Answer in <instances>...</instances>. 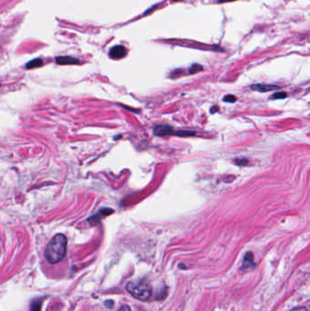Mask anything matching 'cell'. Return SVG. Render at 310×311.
<instances>
[{
  "instance_id": "cell-14",
  "label": "cell",
  "mask_w": 310,
  "mask_h": 311,
  "mask_svg": "<svg viewBox=\"0 0 310 311\" xmlns=\"http://www.w3.org/2000/svg\"><path fill=\"white\" fill-rule=\"evenodd\" d=\"M118 311H131V310H130V308L129 306L125 305V306L121 307Z\"/></svg>"
},
{
  "instance_id": "cell-1",
  "label": "cell",
  "mask_w": 310,
  "mask_h": 311,
  "mask_svg": "<svg viewBox=\"0 0 310 311\" xmlns=\"http://www.w3.org/2000/svg\"><path fill=\"white\" fill-rule=\"evenodd\" d=\"M68 239L64 234H57L48 243L45 251V257L48 262L56 264L61 261L67 253Z\"/></svg>"
},
{
  "instance_id": "cell-6",
  "label": "cell",
  "mask_w": 310,
  "mask_h": 311,
  "mask_svg": "<svg viewBox=\"0 0 310 311\" xmlns=\"http://www.w3.org/2000/svg\"><path fill=\"white\" fill-rule=\"evenodd\" d=\"M251 88L255 91L258 92H269L272 90L278 89L279 87L278 86H274V85H265V84H257V85H253Z\"/></svg>"
},
{
  "instance_id": "cell-11",
  "label": "cell",
  "mask_w": 310,
  "mask_h": 311,
  "mask_svg": "<svg viewBox=\"0 0 310 311\" xmlns=\"http://www.w3.org/2000/svg\"><path fill=\"white\" fill-rule=\"evenodd\" d=\"M286 97H287V93H285V92H278V93L274 94L272 97L274 99H283Z\"/></svg>"
},
{
  "instance_id": "cell-13",
  "label": "cell",
  "mask_w": 310,
  "mask_h": 311,
  "mask_svg": "<svg viewBox=\"0 0 310 311\" xmlns=\"http://www.w3.org/2000/svg\"><path fill=\"white\" fill-rule=\"evenodd\" d=\"M235 100H236V97L235 96H233V95H227L224 97L225 102L234 103Z\"/></svg>"
},
{
  "instance_id": "cell-15",
  "label": "cell",
  "mask_w": 310,
  "mask_h": 311,
  "mask_svg": "<svg viewBox=\"0 0 310 311\" xmlns=\"http://www.w3.org/2000/svg\"><path fill=\"white\" fill-rule=\"evenodd\" d=\"M235 0H217L218 3H227V2H233Z\"/></svg>"
},
{
  "instance_id": "cell-9",
  "label": "cell",
  "mask_w": 310,
  "mask_h": 311,
  "mask_svg": "<svg viewBox=\"0 0 310 311\" xmlns=\"http://www.w3.org/2000/svg\"><path fill=\"white\" fill-rule=\"evenodd\" d=\"M42 65H43V62H42L41 59H33V60L29 61V62L26 65V68H27V70H32V69H35V68H39V67H41Z\"/></svg>"
},
{
  "instance_id": "cell-7",
  "label": "cell",
  "mask_w": 310,
  "mask_h": 311,
  "mask_svg": "<svg viewBox=\"0 0 310 311\" xmlns=\"http://www.w3.org/2000/svg\"><path fill=\"white\" fill-rule=\"evenodd\" d=\"M254 267V255L252 252H247L244 258V262L242 266V269L246 270V269H252Z\"/></svg>"
},
{
  "instance_id": "cell-2",
  "label": "cell",
  "mask_w": 310,
  "mask_h": 311,
  "mask_svg": "<svg viewBox=\"0 0 310 311\" xmlns=\"http://www.w3.org/2000/svg\"><path fill=\"white\" fill-rule=\"evenodd\" d=\"M129 294L139 301H146L152 295V288L146 279H136L127 285Z\"/></svg>"
},
{
  "instance_id": "cell-8",
  "label": "cell",
  "mask_w": 310,
  "mask_h": 311,
  "mask_svg": "<svg viewBox=\"0 0 310 311\" xmlns=\"http://www.w3.org/2000/svg\"><path fill=\"white\" fill-rule=\"evenodd\" d=\"M57 63L59 65H72L78 64L79 61L72 57H58L56 59Z\"/></svg>"
},
{
  "instance_id": "cell-10",
  "label": "cell",
  "mask_w": 310,
  "mask_h": 311,
  "mask_svg": "<svg viewBox=\"0 0 310 311\" xmlns=\"http://www.w3.org/2000/svg\"><path fill=\"white\" fill-rule=\"evenodd\" d=\"M201 70H203V67L202 66H200V65L195 64L193 65L192 67H191V69L189 70V72H190V74H195V73H198L199 71H201Z\"/></svg>"
},
{
  "instance_id": "cell-12",
  "label": "cell",
  "mask_w": 310,
  "mask_h": 311,
  "mask_svg": "<svg viewBox=\"0 0 310 311\" xmlns=\"http://www.w3.org/2000/svg\"><path fill=\"white\" fill-rule=\"evenodd\" d=\"M235 163L238 166H246L248 163V160L246 158H236L235 159Z\"/></svg>"
},
{
  "instance_id": "cell-16",
  "label": "cell",
  "mask_w": 310,
  "mask_h": 311,
  "mask_svg": "<svg viewBox=\"0 0 310 311\" xmlns=\"http://www.w3.org/2000/svg\"><path fill=\"white\" fill-rule=\"evenodd\" d=\"M219 109H220V107H218V106H215V107L211 108V113H216Z\"/></svg>"
},
{
  "instance_id": "cell-4",
  "label": "cell",
  "mask_w": 310,
  "mask_h": 311,
  "mask_svg": "<svg viewBox=\"0 0 310 311\" xmlns=\"http://www.w3.org/2000/svg\"><path fill=\"white\" fill-rule=\"evenodd\" d=\"M113 210L112 209H103L99 211V212H97L95 216H93L92 218H90L88 221L90 222L92 225H96L97 222H99L101 219H103L104 217H107L108 215H110V213H112Z\"/></svg>"
},
{
  "instance_id": "cell-3",
  "label": "cell",
  "mask_w": 310,
  "mask_h": 311,
  "mask_svg": "<svg viewBox=\"0 0 310 311\" xmlns=\"http://www.w3.org/2000/svg\"><path fill=\"white\" fill-rule=\"evenodd\" d=\"M128 53L127 49L123 46H115L109 51V56L113 59H123Z\"/></svg>"
},
{
  "instance_id": "cell-5",
  "label": "cell",
  "mask_w": 310,
  "mask_h": 311,
  "mask_svg": "<svg viewBox=\"0 0 310 311\" xmlns=\"http://www.w3.org/2000/svg\"><path fill=\"white\" fill-rule=\"evenodd\" d=\"M174 132V130L170 126L168 125H159L157 127H155L154 129V133L156 136H166V135L171 134Z\"/></svg>"
}]
</instances>
